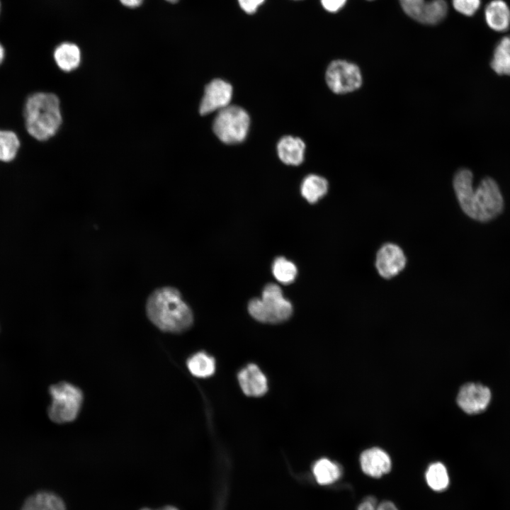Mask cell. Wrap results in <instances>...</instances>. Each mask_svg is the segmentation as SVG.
I'll use <instances>...</instances> for the list:
<instances>
[{
	"instance_id": "cell-1",
	"label": "cell",
	"mask_w": 510,
	"mask_h": 510,
	"mask_svg": "<svg viewBox=\"0 0 510 510\" xmlns=\"http://www.w3.org/2000/svg\"><path fill=\"white\" fill-rule=\"evenodd\" d=\"M453 183L462 210L471 218L488 221L502 210L503 197L492 178L482 179L475 188L472 173L469 169H461L455 174Z\"/></svg>"
},
{
	"instance_id": "cell-2",
	"label": "cell",
	"mask_w": 510,
	"mask_h": 510,
	"mask_svg": "<svg viewBox=\"0 0 510 510\" xmlns=\"http://www.w3.org/2000/svg\"><path fill=\"white\" fill-rule=\"evenodd\" d=\"M146 312L152 323L166 332L186 331L193 321L192 311L181 293L171 286L159 288L149 295Z\"/></svg>"
},
{
	"instance_id": "cell-3",
	"label": "cell",
	"mask_w": 510,
	"mask_h": 510,
	"mask_svg": "<svg viewBox=\"0 0 510 510\" xmlns=\"http://www.w3.org/2000/svg\"><path fill=\"white\" fill-rule=\"evenodd\" d=\"M27 131L38 140L53 136L62 123L60 101L50 93H35L28 97L24 108Z\"/></svg>"
},
{
	"instance_id": "cell-4",
	"label": "cell",
	"mask_w": 510,
	"mask_h": 510,
	"mask_svg": "<svg viewBox=\"0 0 510 510\" xmlns=\"http://www.w3.org/2000/svg\"><path fill=\"white\" fill-rule=\"evenodd\" d=\"M248 310L250 315L259 322L276 324L290 318L293 306L283 297L278 285L269 283L264 288L261 298L251 300Z\"/></svg>"
},
{
	"instance_id": "cell-5",
	"label": "cell",
	"mask_w": 510,
	"mask_h": 510,
	"mask_svg": "<svg viewBox=\"0 0 510 510\" xmlns=\"http://www.w3.org/2000/svg\"><path fill=\"white\" fill-rule=\"evenodd\" d=\"M52 402L48 408L50 419L58 424L74 420L81 408L83 395L80 389L62 382L50 387Z\"/></svg>"
},
{
	"instance_id": "cell-6",
	"label": "cell",
	"mask_w": 510,
	"mask_h": 510,
	"mask_svg": "<svg viewBox=\"0 0 510 510\" xmlns=\"http://www.w3.org/2000/svg\"><path fill=\"white\" fill-rule=\"evenodd\" d=\"M250 119L247 112L238 106L229 105L218 110L212 129L216 136L225 144L242 142L247 135Z\"/></svg>"
},
{
	"instance_id": "cell-7",
	"label": "cell",
	"mask_w": 510,
	"mask_h": 510,
	"mask_svg": "<svg viewBox=\"0 0 510 510\" xmlns=\"http://www.w3.org/2000/svg\"><path fill=\"white\" fill-rule=\"evenodd\" d=\"M325 80L332 92L345 94L361 88L363 76L359 67L355 63L345 60H336L328 65Z\"/></svg>"
},
{
	"instance_id": "cell-8",
	"label": "cell",
	"mask_w": 510,
	"mask_h": 510,
	"mask_svg": "<svg viewBox=\"0 0 510 510\" xmlns=\"http://www.w3.org/2000/svg\"><path fill=\"white\" fill-rule=\"evenodd\" d=\"M232 97V86L221 79H215L205 87L199 111L203 115L220 110L227 106Z\"/></svg>"
},
{
	"instance_id": "cell-9",
	"label": "cell",
	"mask_w": 510,
	"mask_h": 510,
	"mask_svg": "<svg viewBox=\"0 0 510 510\" xmlns=\"http://www.w3.org/2000/svg\"><path fill=\"white\" fill-rule=\"evenodd\" d=\"M490 400L489 389L483 385L474 382L462 386L457 397L458 406L470 414L483 412L487 407Z\"/></svg>"
},
{
	"instance_id": "cell-10",
	"label": "cell",
	"mask_w": 510,
	"mask_h": 510,
	"mask_svg": "<svg viewBox=\"0 0 510 510\" xmlns=\"http://www.w3.org/2000/svg\"><path fill=\"white\" fill-rule=\"evenodd\" d=\"M406 261L405 255L399 246L387 243L377 252L375 266L380 276L391 278L404 269Z\"/></svg>"
},
{
	"instance_id": "cell-11",
	"label": "cell",
	"mask_w": 510,
	"mask_h": 510,
	"mask_svg": "<svg viewBox=\"0 0 510 510\" xmlns=\"http://www.w3.org/2000/svg\"><path fill=\"white\" fill-rule=\"evenodd\" d=\"M360 464L363 472L372 477H380L391 469L390 456L379 448L364 450L360 456Z\"/></svg>"
},
{
	"instance_id": "cell-12",
	"label": "cell",
	"mask_w": 510,
	"mask_h": 510,
	"mask_svg": "<svg viewBox=\"0 0 510 510\" xmlns=\"http://www.w3.org/2000/svg\"><path fill=\"white\" fill-rule=\"evenodd\" d=\"M238 381L247 396L260 397L267 391V379L255 364H249L242 369L238 374Z\"/></svg>"
},
{
	"instance_id": "cell-13",
	"label": "cell",
	"mask_w": 510,
	"mask_h": 510,
	"mask_svg": "<svg viewBox=\"0 0 510 510\" xmlns=\"http://www.w3.org/2000/svg\"><path fill=\"white\" fill-rule=\"evenodd\" d=\"M487 25L497 32H504L510 27V8L503 0H492L484 8Z\"/></svg>"
},
{
	"instance_id": "cell-14",
	"label": "cell",
	"mask_w": 510,
	"mask_h": 510,
	"mask_svg": "<svg viewBox=\"0 0 510 510\" xmlns=\"http://www.w3.org/2000/svg\"><path fill=\"white\" fill-rule=\"evenodd\" d=\"M305 142L297 137H283L277 144L279 159L285 164L297 166L304 160Z\"/></svg>"
},
{
	"instance_id": "cell-15",
	"label": "cell",
	"mask_w": 510,
	"mask_h": 510,
	"mask_svg": "<svg viewBox=\"0 0 510 510\" xmlns=\"http://www.w3.org/2000/svg\"><path fill=\"white\" fill-rule=\"evenodd\" d=\"M54 59L62 70L70 72L79 67L81 62V51L76 44L63 42L55 50Z\"/></svg>"
},
{
	"instance_id": "cell-16",
	"label": "cell",
	"mask_w": 510,
	"mask_h": 510,
	"mask_svg": "<svg viewBox=\"0 0 510 510\" xmlns=\"http://www.w3.org/2000/svg\"><path fill=\"white\" fill-rule=\"evenodd\" d=\"M21 510H66L64 503L57 495L47 492L28 497Z\"/></svg>"
},
{
	"instance_id": "cell-17",
	"label": "cell",
	"mask_w": 510,
	"mask_h": 510,
	"mask_svg": "<svg viewBox=\"0 0 510 510\" xmlns=\"http://www.w3.org/2000/svg\"><path fill=\"white\" fill-rule=\"evenodd\" d=\"M329 183L324 177L310 174L307 176L300 186V191L303 198L310 203H315L328 191Z\"/></svg>"
},
{
	"instance_id": "cell-18",
	"label": "cell",
	"mask_w": 510,
	"mask_h": 510,
	"mask_svg": "<svg viewBox=\"0 0 510 510\" xmlns=\"http://www.w3.org/2000/svg\"><path fill=\"white\" fill-rule=\"evenodd\" d=\"M490 64L497 74L510 76V35L503 37L497 42Z\"/></svg>"
},
{
	"instance_id": "cell-19",
	"label": "cell",
	"mask_w": 510,
	"mask_h": 510,
	"mask_svg": "<svg viewBox=\"0 0 510 510\" xmlns=\"http://www.w3.org/2000/svg\"><path fill=\"white\" fill-rule=\"evenodd\" d=\"M448 4L445 0L426 1L421 10L418 22L434 25L440 23L447 15Z\"/></svg>"
},
{
	"instance_id": "cell-20",
	"label": "cell",
	"mask_w": 510,
	"mask_h": 510,
	"mask_svg": "<svg viewBox=\"0 0 510 510\" xmlns=\"http://www.w3.org/2000/svg\"><path fill=\"white\" fill-rule=\"evenodd\" d=\"M187 366L191 374L198 378H208L215 370L214 358L205 352H198L191 356L187 361Z\"/></svg>"
},
{
	"instance_id": "cell-21",
	"label": "cell",
	"mask_w": 510,
	"mask_h": 510,
	"mask_svg": "<svg viewBox=\"0 0 510 510\" xmlns=\"http://www.w3.org/2000/svg\"><path fill=\"white\" fill-rule=\"evenodd\" d=\"M313 473L317 482L322 485L336 481L341 476V469L335 463L321 458L313 466Z\"/></svg>"
},
{
	"instance_id": "cell-22",
	"label": "cell",
	"mask_w": 510,
	"mask_h": 510,
	"mask_svg": "<svg viewBox=\"0 0 510 510\" xmlns=\"http://www.w3.org/2000/svg\"><path fill=\"white\" fill-rule=\"evenodd\" d=\"M426 480L431 489L442 492L449 485V476L445 465L441 463H434L429 465L426 472Z\"/></svg>"
},
{
	"instance_id": "cell-23",
	"label": "cell",
	"mask_w": 510,
	"mask_h": 510,
	"mask_svg": "<svg viewBox=\"0 0 510 510\" xmlns=\"http://www.w3.org/2000/svg\"><path fill=\"white\" fill-rule=\"evenodd\" d=\"M272 271L276 279L283 284L293 283L298 273L295 265L282 256L275 259L273 263Z\"/></svg>"
},
{
	"instance_id": "cell-24",
	"label": "cell",
	"mask_w": 510,
	"mask_h": 510,
	"mask_svg": "<svg viewBox=\"0 0 510 510\" xmlns=\"http://www.w3.org/2000/svg\"><path fill=\"white\" fill-rule=\"evenodd\" d=\"M20 146L17 135L11 131L0 130V161L13 159Z\"/></svg>"
},
{
	"instance_id": "cell-25",
	"label": "cell",
	"mask_w": 510,
	"mask_h": 510,
	"mask_svg": "<svg viewBox=\"0 0 510 510\" xmlns=\"http://www.w3.org/2000/svg\"><path fill=\"white\" fill-rule=\"evenodd\" d=\"M454 8L460 13L467 16H473L479 9L481 0H452Z\"/></svg>"
},
{
	"instance_id": "cell-26",
	"label": "cell",
	"mask_w": 510,
	"mask_h": 510,
	"mask_svg": "<svg viewBox=\"0 0 510 510\" xmlns=\"http://www.w3.org/2000/svg\"><path fill=\"white\" fill-rule=\"evenodd\" d=\"M425 0H400V5L405 13L417 21Z\"/></svg>"
},
{
	"instance_id": "cell-27",
	"label": "cell",
	"mask_w": 510,
	"mask_h": 510,
	"mask_svg": "<svg viewBox=\"0 0 510 510\" xmlns=\"http://www.w3.org/2000/svg\"><path fill=\"white\" fill-rule=\"evenodd\" d=\"M265 0H238L241 8L248 14L255 13Z\"/></svg>"
},
{
	"instance_id": "cell-28",
	"label": "cell",
	"mask_w": 510,
	"mask_h": 510,
	"mask_svg": "<svg viewBox=\"0 0 510 510\" xmlns=\"http://www.w3.org/2000/svg\"><path fill=\"white\" fill-rule=\"evenodd\" d=\"M347 0H320L322 7L328 12L336 13L341 9Z\"/></svg>"
},
{
	"instance_id": "cell-29",
	"label": "cell",
	"mask_w": 510,
	"mask_h": 510,
	"mask_svg": "<svg viewBox=\"0 0 510 510\" xmlns=\"http://www.w3.org/2000/svg\"><path fill=\"white\" fill-rule=\"evenodd\" d=\"M377 506L375 498L368 497L359 504L358 510H377Z\"/></svg>"
},
{
	"instance_id": "cell-30",
	"label": "cell",
	"mask_w": 510,
	"mask_h": 510,
	"mask_svg": "<svg viewBox=\"0 0 510 510\" xmlns=\"http://www.w3.org/2000/svg\"><path fill=\"white\" fill-rule=\"evenodd\" d=\"M120 4L125 7L135 8L141 6L144 0H119Z\"/></svg>"
},
{
	"instance_id": "cell-31",
	"label": "cell",
	"mask_w": 510,
	"mask_h": 510,
	"mask_svg": "<svg viewBox=\"0 0 510 510\" xmlns=\"http://www.w3.org/2000/svg\"><path fill=\"white\" fill-rule=\"evenodd\" d=\"M377 510H398L396 506L391 502L385 501L377 506Z\"/></svg>"
},
{
	"instance_id": "cell-32",
	"label": "cell",
	"mask_w": 510,
	"mask_h": 510,
	"mask_svg": "<svg viewBox=\"0 0 510 510\" xmlns=\"http://www.w3.org/2000/svg\"><path fill=\"white\" fill-rule=\"evenodd\" d=\"M142 510H151V509H142ZM158 510H178V509H177L176 508L174 507V506H165V507H164V508H162V509H158Z\"/></svg>"
},
{
	"instance_id": "cell-33",
	"label": "cell",
	"mask_w": 510,
	"mask_h": 510,
	"mask_svg": "<svg viewBox=\"0 0 510 510\" xmlns=\"http://www.w3.org/2000/svg\"><path fill=\"white\" fill-rule=\"evenodd\" d=\"M4 57V50L3 47L0 45V64L1 63Z\"/></svg>"
},
{
	"instance_id": "cell-34",
	"label": "cell",
	"mask_w": 510,
	"mask_h": 510,
	"mask_svg": "<svg viewBox=\"0 0 510 510\" xmlns=\"http://www.w3.org/2000/svg\"><path fill=\"white\" fill-rule=\"evenodd\" d=\"M166 1H168V2H169V3H171V4H176V3H177L179 0H166Z\"/></svg>"
},
{
	"instance_id": "cell-35",
	"label": "cell",
	"mask_w": 510,
	"mask_h": 510,
	"mask_svg": "<svg viewBox=\"0 0 510 510\" xmlns=\"http://www.w3.org/2000/svg\"><path fill=\"white\" fill-rule=\"evenodd\" d=\"M369 1H371V0H369Z\"/></svg>"
}]
</instances>
